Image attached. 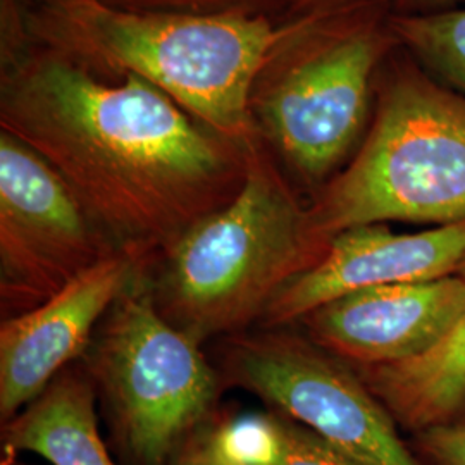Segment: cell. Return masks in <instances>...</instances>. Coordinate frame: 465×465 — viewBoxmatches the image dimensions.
Segmentation results:
<instances>
[{
    "label": "cell",
    "instance_id": "obj_1",
    "mask_svg": "<svg viewBox=\"0 0 465 465\" xmlns=\"http://www.w3.org/2000/svg\"><path fill=\"white\" fill-rule=\"evenodd\" d=\"M0 130L40 153L114 249L147 267L240 193L253 143L140 78L104 82L28 44L0 52Z\"/></svg>",
    "mask_w": 465,
    "mask_h": 465
},
{
    "label": "cell",
    "instance_id": "obj_2",
    "mask_svg": "<svg viewBox=\"0 0 465 465\" xmlns=\"http://www.w3.org/2000/svg\"><path fill=\"white\" fill-rule=\"evenodd\" d=\"M286 23L136 13L104 0H0V49L49 50L111 84L140 78L211 130L250 143V88Z\"/></svg>",
    "mask_w": 465,
    "mask_h": 465
},
{
    "label": "cell",
    "instance_id": "obj_3",
    "mask_svg": "<svg viewBox=\"0 0 465 465\" xmlns=\"http://www.w3.org/2000/svg\"><path fill=\"white\" fill-rule=\"evenodd\" d=\"M391 15V0H366L288 17L252 84L253 128L309 200L366 136L380 73L400 49Z\"/></svg>",
    "mask_w": 465,
    "mask_h": 465
},
{
    "label": "cell",
    "instance_id": "obj_4",
    "mask_svg": "<svg viewBox=\"0 0 465 465\" xmlns=\"http://www.w3.org/2000/svg\"><path fill=\"white\" fill-rule=\"evenodd\" d=\"M328 243L311 228L309 200L257 134L240 193L147 269L150 292L161 316L202 345L261 321Z\"/></svg>",
    "mask_w": 465,
    "mask_h": 465
},
{
    "label": "cell",
    "instance_id": "obj_5",
    "mask_svg": "<svg viewBox=\"0 0 465 465\" xmlns=\"http://www.w3.org/2000/svg\"><path fill=\"white\" fill-rule=\"evenodd\" d=\"M395 52L361 147L309 200L311 228L324 242L366 224L465 219V97Z\"/></svg>",
    "mask_w": 465,
    "mask_h": 465
},
{
    "label": "cell",
    "instance_id": "obj_6",
    "mask_svg": "<svg viewBox=\"0 0 465 465\" xmlns=\"http://www.w3.org/2000/svg\"><path fill=\"white\" fill-rule=\"evenodd\" d=\"M84 357L134 465L174 464L224 384L199 343L161 316L147 269L113 303Z\"/></svg>",
    "mask_w": 465,
    "mask_h": 465
},
{
    "label": "cell",
    "instance_id": "obj_7",
    "mask_svg": "<svg viewBox=\"0 0 465 465\" xmlns=\"http://www.w3.org/2000/svg\"><path fill=\"white\" fill-rule=\"evenodd\" d=\"M221 376L362 464L424 465L353 367L309 336L286 328L232 334Z\"/></svg>",
    "mask_w": 465,
    "mask_h": 465
},
{
    "label": "cell",
    "instance_id": "obj_8",
    "mask_svg": "<svg viewBox=\"0 0 465 465\" xmlns=\"http://www.w3.org/2000/svg\"><path fill=\"white\" fill-rule=\"evenodd\" d=\"M114 253L59 173L0 130L2 321L40 307Z\"/></svg>",
    "mask_w": 465,
    "mask_h": 465
},
{
    "label": "cell",
    "instance_id": "obj_9",
    "mask_svg": "<svg viewBox=\"0 0 465 465\" xmlns=\"http://www.w3.org/2000/svg\"><path fill=\"white\" fill-rule=\"evenodd\" d=\"M465 309V282L450 274L430 282L357 290L300 321L321 349L350 366L397 364L436 349Z\"/></svg>",
    "mask_w": 465,
    "mask_h": 465
},
{
    "label": "cell",
    "instance_id": "obj_10",
    "mask_svg": "<svg viewBox=\"0 0 465 465\" xmlns=\"http://www.w3.org/2000/svg\"><path fill=\"white\" fill-rule=\"evenodd\" d=\"M465 262V219L419 232L386 224L355 226L334 234L322 259L271 300L261 328H288L317 307L357 290L430 282L457 274Z\"/></svg>",
    "mask_w": 465,
    "mask_h": 465
},
{
    "label": "cell",
    "instance_id": "obj_11",
    "mask_svg": "<svg viewBox=\"0 0 465 465\" xmlns=\"http://www.w3.org/2000/svg\"><path fill=\"white\" fill-rule=\"evenodd\" d=\"M147 269L117 252L30 312L0 326V420L38 399L67 364L86 353L102 319Z\"/></svg>",
    "mask_w": 465,
    "mask_h": 465
},
{
    "label": "cell",
    "instance_id": "obj_12",
    "mask_svg": "<svg viewBox=\"0 0 465 465\" xmlns=\"http://www.w3.org/2000/svg\"><path fill=\"white\" fill-rule=\"evenodd\" d=\"M465 282V262L459 269ZM397 424L409 431L462 420L465 411V309L430 353L397 364L351 366Z\"/></svg>",
    "mask_w": 465,
    "mask_h": 465
},
{
    "label": "cell",
    "instance_id": "obj_13",
    "mask_svg": "<svg viewBox=\"0 0 465 465\" xmlns=\"http://www.w3.org/2000/svg\"><path fill=\"white\" fill-rule=\"evenodd\" d=\"M2 443L52 465H116L100 438L90 374L63 371L16 417L2 424Z\"/></svg>",
    "mask_w": 465,
    "mask_h": 465
},
{
    "label": "cell",
    "instance_id": "obj_14",
    "mask_svg": "<svg viewBox=\"0 0 465 465\" xmlns=\"http://www.w3.org/2000/svg\"><path fill=\"white\" fill-rule=\"evenodd\" d=\"M400 50L465 97V5L438 13L391 15Z\"/></svg>",
    "mask_w": 465,
    "mask_h": 465
},
{
    "label": "cell",
    "instance_id": "obj_15",
    "mask_svg": "<svg viewBox=\"0 0 465 465\" xmlns=\"http://www.w3.org/2000/svg\"><path fill=\"white\" fill-rule=\"evenodd\" d=\"M234 445L247 465H366L276 412L242 422Z\"/></svg>",
    "mask_w": 465,
    "mask_h": 465
},
{
    "label": "cell",
    "instance_id": "obj_16",
    "mask_svg": "<svg viewBox=\"0 0 465 465\" xmlns=\"http://www.w3.org/2000/svg\"><path fill=\"white\" fill-rule=\"evenodd\" d=\"M119 9L180 16L282 17L278 0H104Z\"/></svg>",
    "mask_w": 465,
    "mask_h": 465
},
{
    "label": "cell",
    "instance_id": "obj_17",
    "mask_svg": "<svg viewBox=\"0 0 465 465\" xmlns=\"http://www.w3.org/2000/svg\"><path fill=\"white\" fill-rule=\"evenodd\" d=\"M416 447L431 465H465V420L417 432Z\"/></svg>",
    "mask_w": 465,
    "mask_h": 465
},
{
    "label": "cell",
    "instance_id": "obj_18",
    "mask_svg": "<svg viewBox=\"0 0 465 465\" xmlns=\"http://www.w3.org/2000/svg\"><path fill=\"white\" fill-rule=\"evenodd\" d=\"M173 465H247L240 462L221 434V420L205 422L199 431L193 432Z\"/></svg>",
    "mask_w": 465,
    "mask_h": 465
},
{
    "label": "cell",
    "instance_id": "obj_19",
    "mask_svg": "<svg viewBox=\"0 0 465 465\" xmlns=\"http://www.w3.org/2000/svg\"><path fill=\"white\" fill-rule=\"evenodd\" d=\"M278 2L282 7V17H295L334 11V9H341V7L366 2V0H278Z\"/></svg>",
    "mask_w": 465,
    "mask_h": 465
},
{
    "label": "cell",
    "instance_id": "obj_20",
    "mask_svg": "<svg viewBox=\"0 0 465 465\" xmlns=\"http://www.w3.org/2000/svg\"><path fill=\"white\" fill-rule=\"evenodd\" d=\"M393 11L399 15H420L438 13L464 7L465 0H391Z\"/></svg>",
    "mask_w": 465,
    "mask_h": 465
}]
</instances>
